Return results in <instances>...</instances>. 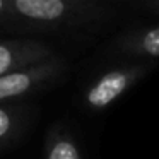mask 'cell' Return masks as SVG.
<instances>
[{"label": "cell", "instance_id": "2", "mask_svg": "<svg viewBox=\"0 0 159 159\" xmlns=\"http://www.w3.org/2000/svg\"><path fill=\"white\" fill-rule=\"evenodd\" d=\"M159 67L157 60H128L99 72L86 86L82 94V104L89 113H101L113 106L123 94H127L135 84L154 72Z\"/></svg>", "mask_w": 159, "mask_h": 159}, {"label": "cell", "instance_id": "6", "mask_svg": "<svg viewBox=\"0 0 159 159\" xmlns=\"http://www.w3.org/2000/svg\"><path fill=\"white\" fill-rule=\"evenodd\" d=\"M45 159H84L75 135L57 125L46 139Z\"/></svg>", "mask_w": 159, "mask_h": 159}, {"label": "cell", "instance_id": "7", "mask_svg": "<svg viewBox=\"0 0 159 159\" xmlns=\"http://www.w3.org/2000/svg\"><path fill=\"white\" fill-rule=\"evenodd\" d=\"M135 9L147 12L149 16L159 17V0H137L134 4Z\"/></svg>", "mask_w": 159, "mask_h": 159}, {"label": "cell", "instance_id": "3", "mask_svg": "<svg viewBox=\"0 0 159 159\" xmlns=\"http://www.w3.org/2000/svg\"><path fill=\"white\" fill-rule=\"evenodd\" d=\"M65 70V60L53 57L43 63L29 67V69L2 75L0 77V101L24 96V94L41 89L52 82H57Z\"/></svg>", "mask_w": 159, "mask_h": 159}, {"label": "cell", "instance_id": "5", "mask_svg": "<svg viewBox=\"0 0 159 159\" xmlns=\"http://www.w3.org/2000/svg\"><path fill=\"white\" fill-rule=\"evenodd\" d=\"M55 53L48 45L34 39H9L0 43V77L29 69L53 58Z\"/></svg>", "mask_w": 159, "mask_h": 159}, {"label": "cell", "instance_id": "4", "mask_svg": "<svg viewBox=\"0 0 159 159\" xmlns=\"http://www.w3.org/2000/svg\"><path fill=\"white\" fill-rule=\"evenodd\" d=\"M110 50L128 58L159 62V22L123 29L110 43Z\"/></svg>", "mask_w": 159, "mask_h": 159}, {"label": "cell", "instance_id": "8", "mask_svg": "<svg viewBox=\"0 0 159 159\" xmlns=\"http://www.w3.org/2000/svg\"><path fill=\"white\" fill-rule=\"evenodd\" d=\"M14 127V118L5 108H0V139L9 135V132Z\"/></svg>", "mask_w": 159, "mask_h": 159}, {"label": "cell", "instance_id": "1", "mask_svg": "<svg viewBox=\"0 0 159 159\" xmlns=\"http://www.w3.org/2000/svg\"><path fill=\"white\" fill-rule=\"evenodd\" d=\"M9 11L41 31L101 33L121 17L113 0H16Z\"/></svg>", "mask_w": 159, "mask_h": 159}, {"label": "cell", "instance_id": "9", "mask_svg": "<svg viewBox=\"0 0 159 159\" xmlns=\"http://www.w3.org/2000/svg\"><path fill=\"white\" fill-rule=\"evenodd\" d=\"M5 9H9V4H7V2H4V0H0V12L5 11Z\"/></svg>", "mask_w": 159, "mask_h": 159}]
</instances>
